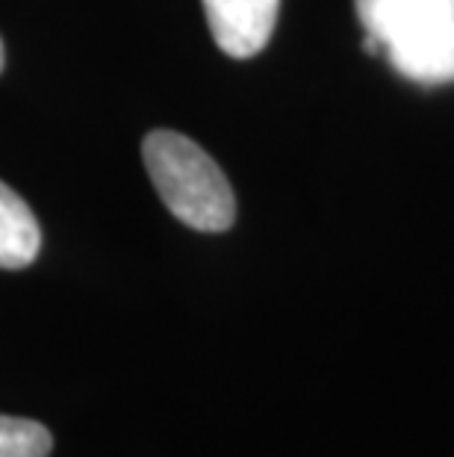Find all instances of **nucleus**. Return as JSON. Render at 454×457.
Segmentation results:
<instances>
[{
	"instance_id": "obj_1",
	"label": "nucleus",
	"mask_w": 454,
	"mask_h": 457,
	"mask_svg": "<svg viewBox=\"0 0 454 457\" xmlns=\"http://www.w3.org/2000/svg\"><path fill=\"white\" fill-rule=\"evenodd\" d=\"M366 51L413 83H454V0H354Z\"/></svg>"
},
{
	"instance_id": "obj_2",
	"label": "nucleus",
	"mask_w": 454,
	"mask_h": 457,
	"mask_svg": "<svg viewBox=\"0 0 454 457\" xmlns=\"http://www.w3.org/2000/svg\"><path fill=\"white\" fill-rule=\"evenodd\" d=\"M148 178L171 216L201 233H221L236 219V195L210 154L175 130H151L142 142Z\"/></svg>"
},
{
	"instance_id": "obj_3",
	"label": "nucleus",
	"mask_w": 454,
	"mask_h": 457,
	"mask_svg": "<svg viewBox=\"0 0 454 457\" xmlns=\"http://www.w3.org/2000/svg\"><path fill=\"white\" fill-rule=\"evenodd\" d=\"M280 0H204L216 45L234 60H248L268 45L277 24Z\"/></svg>"
},
{
	"instance_id": "obj_4",
	"label": "nucleus",
	"mask_w": 454,
	"mask_h": 457,
	"mask_svg": "<svg viewBox=\"0 0 454 457\" xmlns=\"http://www.w3.org/2000/svg\"><path fill=\"white\" fill-rule=\"evenodd\" d=\"M42 248V228L27 201L0 180V269H27Z\"/></svg>"
},
{
	"instance_id": "obj_5",
	"label": "nucleus",
	"mask_w": 454,
	"mask_h": 457,
	"mask_svg": "<svg viewBox=\"0 0 454 457\" xmlns=\"http://www.w3.org/2000/svg\"><path fill=\"white\" fill-rule=\"evenodd\" d=\"M51 452L54 436L42 422L0 413V457H51Z\"/></svg>"
},
{
	"instance_id": "obj_6",
	"label": "nucleus",
	"mask_w": 454,
	"mask_h": 457,
	"mask_svg": "<svg viewBox=\"0 0 454 457\" xmlns=\"http://www.w3.org/2000/svg\"><path fill=\"white\" fill-rule=\"evenodd\" d=\"M0 71H4V42H0Z\"/></svg>"
}]
</instances>
